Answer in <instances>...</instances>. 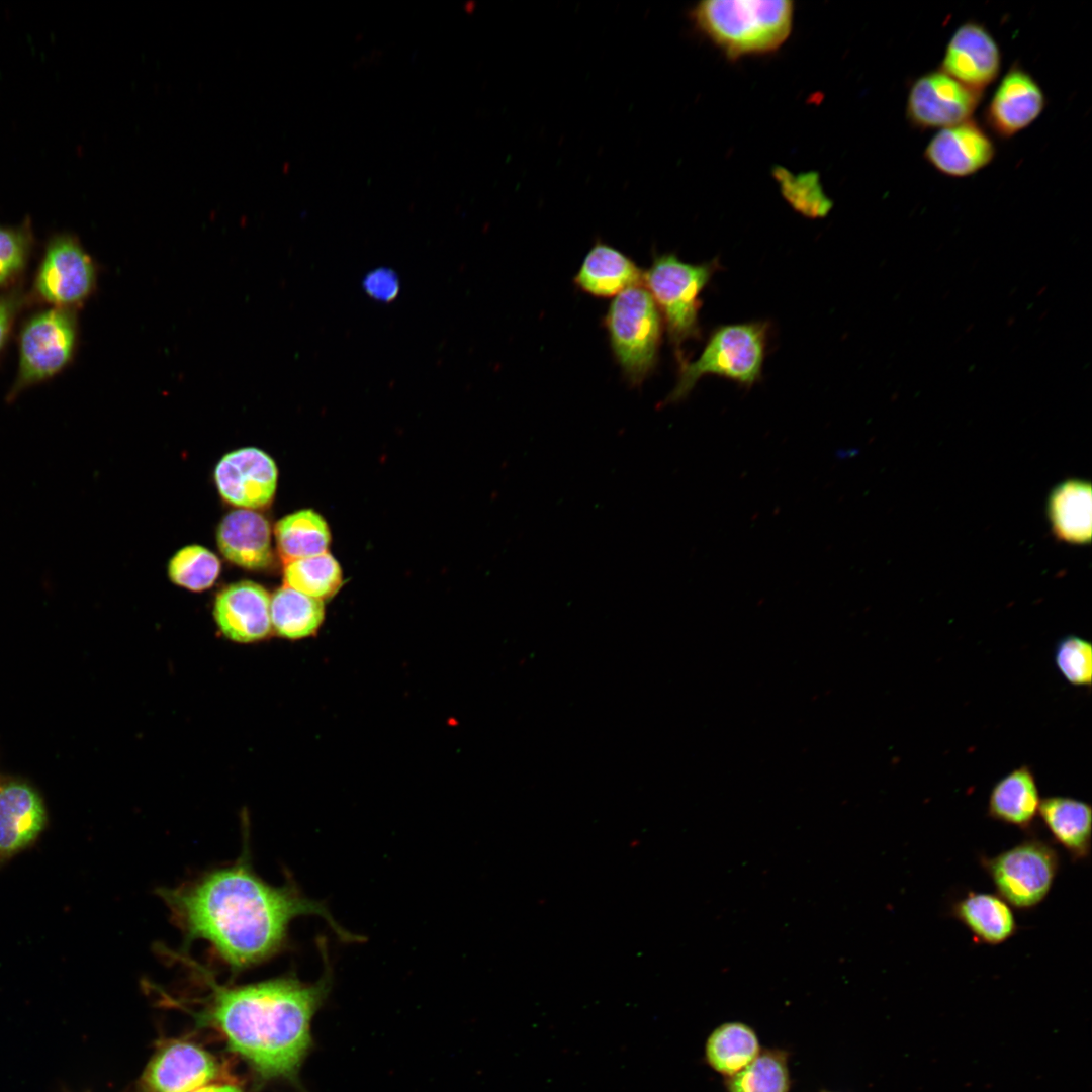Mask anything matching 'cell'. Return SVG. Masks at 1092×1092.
Wrapping results in <instances>:
<instances>
[{
  "mask_svg": "<svg viewBox=\"0 0 1092 1092\" xmlns=\"http://www.w3.org/2000/svg\"><path fill=\"white\" fill-rule=\"evenodd\" d=\"M158 895L185 943L208 942L233 973L282 952L289 943V925L299 916L324 918L344 942L363 941L341 927L324 902L303 895L291 878L279 887L264 881L253 868L247 833L234 862L177 887L161 888Z\"/></svg>",
  "mask_w": 1092,
  "mask_h": 1092,
  "instance_id": "obj_1",
  "label": "cell"
},
{
  "mask_svg": "<svg viewBox=\"0 0 1092 1092\" xmlns=\"http://www.w3.org/2000/svg\"><path fill=\"white\" fill-rule=\"evenodd\" d=\"M317 946L324 970L313 983L292 974L232 987L208 980L212 991L198 1019L215 1027L262 1080L297 1083L313 1045L312 1018L334 980L326 939L318 938Z\"/></svg>",
  "mask_w": 1092,
  "mask_h": 1092,
  "instance_id": "obj_2",
  "label": "cell"
},
{
  "mask_svg": "<svg viewBox=\"0 0 1092 1092\" xmlns=\"http://www.w3.org/2000/svg\"><path fill=\"white\" fill-rule=\"evenodd\" d=\"M794 4L789 0H708L692 18L728 58L762 54L781 47L791 33Z\"/></svg>",
  "mask_w": 1092,
  "mask_h": 1092,
  "instance_id": "obj_3",
  "label": "cell"
},
{
  "mask_svg": "<svg viewBox=\"0 0 1092 1092\" xmlns=\"http://www.w3.org/2000/svg\"><path fill=\"white\" fill-rule=\"evenodd\" d=\"M768 324L756 321L722 325L714 329L699 357L680 360L678 378L665 403L685 399L707 375L720 376L751 387L761 378Z\"/></svg>",
  "mask_w": 1092,
  "mask_h": 1092,
  "instance_id": "obj_4",
  "label": "cell"
},
{
  "mask_svg": "<svg viewBox=\"0 0 1092 1092\" xmlns=\"http://www.w3.org/2000/svg\"><path fill=\"white\" fill-rule=\"evenodd\" d=\"M718 259L688 263L674 253L655 255L643 283L658 307L678 362L682 344L700 337L701 294L719 270Z\"/></svg>",
  "mask_w": 1092,
  "mask_h": 1092,
  "instance_id": "obj_5",
  "label": "cell"
},
{
  "mask_svg": "<svg viewBox=\"0 0 1092 1092\" xmlns=\"http://www.w3.org/2000/svg\"><path fill=\"white\" fill-rule=\"evenodd\" d=\"M611 349L627 381L640 385L654 370L663 324L648 290L637 286L618 294L604 321Z\"/></svg>",
  "mask_w": 1092,
  "mask_h": 1092,
  "instance_id": "obj_6",
  "label": "cell"
},
{
  "mask_svg": "<svg viewBox=\"0 0 1092 1092\" xmlns=\"http://www.w3.org/2000/svg\"><path fill=\"white\" fill-rule=\"evenodd\" d=\"M979 861L997 894L1022 911L1034 909L1048 897L1060 869L1057 849L1034 835L994 856L981 855Z\"/></svg>",
  "mask_w": 1092,
  "mask_h": 1092,
  "instance_id": "obj_7",
  "label": "cell"
},
{
  "mask_svg": "<svg viewBox=\"0 0 1092 1092\" xmlns=\"http://www.w3.org/2000/svg\"><path fill=\"white\" fill-rule=\"evenodd\" d=\"M76 343L73 309L53 307L30 317L20 331L18 372L8 400L61 372L72 360Z\"/></svg>",
  "mask_w": 1092,
  "mask_h": 1092,
  "instance_id": "obj_8",
  "label": "cell"
},
{
  "mask_svg": "<svg viewBox=\"0 0 1092 1092\" xmlns=\"http://www.w3.org/2000/svg\"><path fill=\"white\" fill-rule=\"evenodd\" d=\"M95 284V265L79 241L69 234L54 236L35 276L36 296L53 307L73 309L90 296Z\"/></svg>",
  "mask_w": 1092,
  "mask_h": 1092,
  "instance_id": "obj_9",
  "label": "cell"
},
{
  "mask_svg": "<svg viewBox=\"0 0 1092 1092\" xmlns=\"http://www.w3.org/2000/svg\"><path fill=\"white\" fill-rule=\"evenodd\" d=\"M982 95L940 70L931 71L912 83L906 116L921 130L945 128L971 119Z\"/></svg>",
  "mask_w": 1092,
  "mask_h": 1092,
  "instance_id": "obj_10",
  "label": "cell"
},
{
  "mask_svg": "<svg viewBox=\"0 0 1092 1092\" xmlns=\"http://www.w3.org/2000/svg\"><path fill=\"white\" fill-rule=\"evenodd\" d=\"M274 460L257 448H242L224 455L218 462L214 479L224 500L242 509L267 506L277 486Z\"/></svg>",
  "mask_w": 1092,
  "mask_h": 1092,
  "instance_id": "obj_11",
  "label": "cell"
},
{
  "mask_svg": "<svg viewBox=\"0 0 1092 1092\" xmlns=\"http://www.w3.org/2000/svg\"><path fill=\"white\" fill-rule=\"evenodd\" d=\"M1045 103L1037 81L1020 65L1013 64L990 99L984 119L999 138L1009 139L1033 123Z\"/></svg>",
  "mask_w": 1092,
  "mask_h": 1092,
  "instance_id": "obj_12",
  "label": "cell"
},
{
  "mask_svg": "<svg viewBox=\"0 0 1092 1092\" xmlns=\"http://www.w3.org/2000/svg\"><path fill=\"white\" fill-rule=\"evenodd\" d=\"M219 1073L216 1059L200 1046L175 1041L156 1053L142 1078L145 1092H191Z\"/></svg>",
  "mask_w": 1092,
  "mask_h": 1092,
  "instance_id": "obj_13",
  "label": "cell"
},
{
  "mask_svg": "<svg viewBox=\"0 0 1092 1092\" xmlns=\"http://www.w3.org/2000/svg\"><path fill=\"white\" fill-rule=\"evenodd\" d=\"M1001 53L989 30L978 22L960 25L949 38L939 70L983 92L1000 73Z\"/></svg>",
  "mask_w": 1092,
  "mask_h": 1092,
  "instance_id": "obj_14",
  "label": "cell"
},
{
  "mask_svg": "<svg viewBox=\"0 0 1092 1092\" xmlns=\"http://www.w3.org/2000/svg\"><path fill=\"white\" fill-rule=\"evenodd\" d=\"M996 149L992 139L973 119L941 128L924 150L925 160L949 177H967L991 163Z\"/></svg>",
  "mask_w": 1092,
  "mask_h": 1092,
  "instance_id": "obj_15",
  "label": "cell"
},
{
  "mask_svg": "<svg viewBox=\"0 0 1092 1092\" xmlns=\"http://www.w3.org/2000/svg\"><path fill=\"white\" fill-rule=\"evenodd\" d=\"M270 600L267 590L253 581L228 585L214 602L213 615L220 632L241 643L265 638L272 628Z\"/></svg>",
  "mask_w": 1092,
  "mask_h": 1092,
  "instance_id": "obj_16",
  "label": "cell"
},
{
  "mask_svg": "<svg viewBox=\"0 0 1092 1092\" xmlns=\"http://www.w3.org/2000/svg\"><path fill=\"white\" fill-rule=\"evenodd\" d=\"M216 539L221 554L243 568L262 569L272 560L269 522L253 510L239 509L225 515Z\"/></svg>",
  "mask_w": 1092,
  "mask_h": 1092,
  "instance_id": "obj_17",
  "label": "cell"
},
{
  "mask_svg": "<svg viewBox=\"0 0 1092 1092\" xmlns=\"http://www.w3.org/2000/svg\"><path fill=\"white\" fill-rule=\"evenodd\" d=\"M46 822L43 803L29 786L12 783L0 789V855H10L28 846Z\"/></svg>",
  "mask_w": 1092,
  "mask_h": 1092,
  "instance_id": "obj_18",
  "label": "cell"
},
{
  "mask_svg": "<svg viewBox=\"0 0 1092 1092\" xmlns=\"http://www.w3.org/2000/svg\"><path fill=\"white\" fill-rule=\"evenodd\" d=\"M1040 802L1033 770L1021 765L994 784L988 797L987 816L1032 835Z\"/></svg>",
  "mask_w": 1092,
  "mask_h": 1092,
  "instance_id": "obj_19",
  "label": "cell"
},
{
  "mask_svg": "<svg viewBox=\"0 0 1092 1092\" xmlns=\"http://www.w3.org/2000/svg\"><path fill=\"white\" fill-rule=\"evenodd\" d=\"M949 915L980 944L999 945L1018 931L1012 908L994 893L969 891L950 904Z\"/></svg>",
  "mask_w": 1092,
  "mask_h": 1092,
  "instance_id": "obj_20",
  "label": "cell"
},
{
  "mask_svg": "<svg viewBox=\"0 0 1092 1092\" xmlns=\"http://www.w3.org/2000/svg\"><path fill=\"white\" fill-rule=\"evenodd\" d=\"M574 283L593 296L612 297L642 286L643 271L624 253L598 241L585 255Z\"/></svg>",
  "mask_w": 1092,
  "mask_h": 1092,
  "instance_id": "obj_21",
  "label": "cell"
},
{
  "mask_svg": "<svg viewBox=\"0 0 1092 1092\" xmlns=\"http://www.w3.org/2000/svg\"><path fill=\"white\" fill-rule=\"evenodd\" d=\"M1038 817L1053 841L1068 852L1073 862L1089 858L1092 827L1089 803L1068 796H1049L1041 799Z\"/></svg>",
  "mask_w": 1092,
  "mask_h": 1092,
  "instance_id": "obj_22",
  "label": "cell"
},
{
  "mask_svg": "<svg viewBox=\"0 0 1092 1092\" xmlns=\"http://www.w3.org/2000/svg\"><path fill=\"white\" fill-rule=\"evenodd\" d=\"M1048 516L1053 534L1066 543L1088 544L1091 540V485L1082 479L1058 484L1048 499Z\"/></svg>",
  "mask_w": 1092,
  "mask_h": 1092,
  "instance_id": "obj_23",
  "label": "cell"
},
{
  "mask_svg": "<svg viewBox=\"0 0 1092 1092\" xmlns=\"http://www.w3.org/2000/svg\"><path fill=\"white\" fill-rule=\"evenodd\" d=\"M283 563L328 552L331 533L326 520L312 510H300L279 520L274 529Z\"/></svg>",
  "mask_w": 1092,
  "mask_h": 1092,
  "instance_id": "obj_24",
  "label": "cell"
},
{
  "mask_svg": "<svg viewBox=\"0 0 1092 1092\" xmlns=\"http://www.w3.org/2000/svg\"><path fill=\"white\" fill-rule=\"evenodd\" d=\"M325 618L324 602L287 585L278 588L270 600L271 626L286 639L310 637Z\"/></svg>",
  "mask_w": 1092,
  "mask_h": 1092,
  "instance_id": "obj_25",
  "label": "cell"
},
{
  "mask_svg": "<svg viewBox=\"0 0 1092 1092\" xmlns=\"http://www.w3.org/2000/svg\"><path fill=\"white\" fill-rule=\"evenodd\" d=\"M754 1030L742 1022H726L715 1028L705 1045L709 1066L732 1076L751 1063L760 1052Z\"/></svg>",
  "mask_w": 1092,
  "mask_h": 1092,
  "instance_id": "obj_26",
  "label": "cell"
},
{
  "mask_svg": "<svg viewBox=\"0 0 1092 1092\" xmlns=\"http://www.w3.org/2000/svg\"><path fill=\"white\" fill-rule=\"evenodd\" d=\"M283 573L285 585L323 602L343 583L342 569L329 552L287 562Z\"/></svg>",
  "mask_w": 1092,
  "mask_h": 1092,
  "instance_id": "obj_27",
  "label": "cell"
},
{
  "mask_svg": "<svg viewBox=\"0 0 1092 1092\" xmlns=\"http://www.w3.org/2000/svg\"><path fill=\"white\" fill-rule=\"evenodd\" d=\"M727 1092H789L787 1055L780 1050H763L736 1074L725 1077Z\"/></svg>",
  "mask_w": 1092,
  "mask_h": 1092,
  "instance_id": "obj_28",
  "label": "cell"
},
{
  "mask_svg": "<svg viewBox=\"0 0 1092 1092\" xmlns=\"http://www.w3.org/2000/svg\"><path fill=\"white\" fill-rule=\"evenodd\" d=\"M220 572V561L214 553L199 545L180 549L170 560L171 580L187 589L201 592L210 587Z\"/></svg>",
  "mask_w": 1092,
  "mask_h": 1092,
  "instance_id": "obj_29",
  "label": "cell"
},
{
  "mask_svg": "<svg viewBox=\"0 0 1092 1092\" xmlns=\"http://www.w3.org/2000/svg\"><path fill=\"white\" fill-rule=\"evenodd\" d=\"M33 246L29 219L17 226L0 225V287L13 282L25 269Z\"/></svg>",
  "mask_w": 1092,
  "mask_h": 1092,
  "instance_id": "obj_30",
  "label": "cell"
},
{
  "mask_svg": "<svg viewBox=\"0 0 1092 1092\" xmlns=\"http://www.w3.org/2000/svg\"><path fill=\"white\" fill-rule=\"evenodd\" d=\"M1055 664L1061 675L1075 687L1091 686L1092 646L1077 635H1068L1056 645Z\"/></svg>",
  "mask_w": 1092,
  "mask_h": 1092,
  "instance_id": "obj_31",
  "label": "cell"
},
{
  "mask_svg": "<svg viewBox=\"0 0 1092 1092\" xmlns=\"http://www.w3.org/2000/svg\"><path fill=\"white\" fill-rule=\"evenodd\" d=\"M797 186H784V195L791 205L805 216L816 218L825 216L830 208L831 201L817 186L815 178L801 179Z\"/></svg>",
  "mask_w": 1092,
  "mask_h": 1092,
  "instance_id": "obj_32",
  "label": "cell"
},
{
  "mask_svg": "<svg viewBox=\"0 0 1092 1092\" xmlns=\"http://www.w3.org/2000/svg\"><path fill=\"white\" fill-rule=\"evenodd\" d=\"M364 290L379 301L388 302L394 299L399 291V282L396 274L387 268H378L366 275L363 281Z\"/></svg>",
  "mask_w": 1092,
  "mask_h": 1092,
  "instance_id": "obj_33",
  "label": "cell"
},
{
  "mask_svg": "<svg viewBox=\"0 0 1092 1092\" xmlns=\"http://www.w3.org/2000/svg\"><path fill=\"white\" fill-rule=\"evenodd\" d=\"M20 306L21 298L19 295L0 296V354L8 341Z\"/></svg>",
  "mask_w": 1092,
  "mask_h": 1092,
  "instance_id": "obj_34",
  "label": "cell"
},
{
  "mask_svg": "<svg viewBox=\"0 0 1092 1092\" xmlns=\"http://www.w3.org/2000/svg\"><path fill=\"white\" fill-rule=\"evenodd\" d=\"M191 1092H242V1090L232 1084H207Z\"/></svg>",
  "mask_w": 1092,
  "mask_h": 1092,
  "instance_id": "obj_35",
  "label": "cell"
},
{
  "mask_svg": "<svg viewBox=\"0 0 1092 1092\" xmlns=\"http://www.w3.org/2000/svg\"><path fill=\"white\" fill-rule=\"evenodd\" d=\"M822 1092H829V1091H822Z\"/></svg>",
  "mask_w": 1092,
  "mask_h": 1092,
  "instance_id": "obj_36",
  "label": "cell"
}]
</instances>
